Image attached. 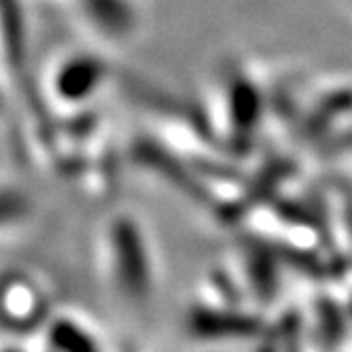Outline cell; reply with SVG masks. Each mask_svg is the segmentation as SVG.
Instances as JSON below:
<instances>
[{
	"label": "cell",
	"mask_w": 352,
	"mask_h": 352,
	"mask_svg": "<svg viewBox=\"0 0 352 352\" xmlns=\"http://www.w3.org/2000/svg\"><path fill=\"white\" fill-rule=\"evenodd\" d=\"M0 32L11 64L21 68L26 58V41H23V19L17 0H0Z\"/></svg>",
	"instance_id": "6da1fadb"
},
{
	"label": "cell",
	"mask_w": 352,
	"mask_h": 352,
	"mask_svg": "<svg viewBox=\"0 0 352 352\" xmlns=\"http://www.w3.org/2000/svg\"><path fill=\"white\" fill-rule=\"evenodd\" d=\"M26 210H28V202L21 193L11 191V189L0 191V225H7V223L21 219L26 214Z\"/></svg>",
	"instance_id": "7a4b0ae2"
}]
</instances>
